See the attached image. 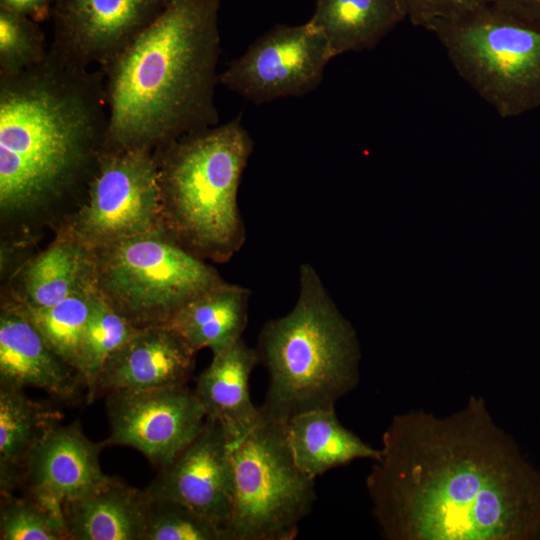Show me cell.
Listing matches in <instances>:
<instances>
[{
  "label": "cell",
  "instance_id": "6da1fadb",
  "mask_svg": "<svg viewBox=\"0 0 540 540\" xmlns=\"http://www.w3.org/2000/svg\"><path fill=\"white\" fill-rule=\"evenodd\" d=\"M366 478L387 540H540V469L472 395L395 415Z\"/></svg>",
  "mask_w": 540,
  "mask_h": 540
},
{
  "label": "cell",
  "instance_id": "7a4b0ae2",
  "mask_svg": "<svg viewBox=\"0 0 540 540\" xmlns=\"http://www.w3.org/2000/svg\"><path fill=\"white\" fill-rule=\"evenodd\" d=\"M219 0H167L104 73V151L156 152L219 124Z\"/></svg>",
  "mask_w": 540,
  "mask_h": 540
},
{
  "label": "cell",
  "instance_id": "3957f363",
  "mask_svg": "<svg viewBox=\"0 0 540 540\" xmlns=\"http://www.w3.org/2000/svg\"><path fill=\"white\" fill-rule=\"evenodd\" d=\"M104 73L46 58L0 77V206L26 211L89 182L105 150Z\"/></svg>",
  "mask_w": 540,
  "mask_h": 540
},
{
  "label": "cell",
  "instance_id": "277c9868",
  "mask_svg": "<svg viewBox=\"0 0 540 540\" xmlns=\"http://www.w3.org/2000/svg\"><path fill=\"white\" fill-rule=\"evenodd\" d=\"M256 350L268 372L262 418L285 424L309 410L332 409L359 383L360 346L317 271L299 269L295 305L267 321Z\"/></svg>",
  "mask_w": 540,
  "mask_h": 540
},
{
  "label": "cell",
  "instance_id": "5b68a950",
  "mask_svg": "<svg viewBox=\"0 0 540 540\" xmlns=\"http://www.w3.org/2000/svg\"><path fill=\"white\" fill-rule=\"evenodd\" d=\"M253 140L236 117L154 152L163 226L204 260L229 261L246 240L238 190Z\"/></svg>",
  "mask_w": 540,
  "mask_h": 540
},
{
  "label": "cell",
  "instance_id": "8992f818",
  "mask_svg": "<svg viewBox=\"0 0 540 540\" xmlns=\"http://www.w3.org/2000/svg\"><path fill=\"white\" fill-rule=\"evenodd\" d=\"M458 75L502 118L540 107V23L480 2L428 30Z\"/></svg>",
  "mask_w": 540,
  "mask_h": 540
},
{
  "label": "cell",
  "instance_id": "52a82bcc",
  "mask_svg": "<svg viewBox=\"0 0 540 540\" xmlns=\"http://www.w3.org/2000/svg\"><path fill=\"white\" fill-rule=\"evenodd\" d=\"M92 252L98 291L138 328L165 324L187 302L224 281L165 228Z\"/></svg>",
  "mask_w": 540,
  "mask_h": 540
},
{
  "label": "cell",
  "instance_id": "ba28073f",
  "mask_svg": "<svg viewBox=\"0 0 540 540\" xmlns=\"http://www.w3.org/2000/svg\"><path fill=\"white\" fill-rule=\"evenodd\" d=\"M262 417V416H261ZM232 502L226 540H293L317 499L295 463L284 424L261 418L231 442Z\"/></svg>",
  "mask_w": 540,
  "mask_h": 540
},
{
  "label": "cell",
  "instance_id": "9c48e42d",
  "mask_svg": "<svg viewBox=\"0 0 540 540\" xmlns=\"http://www.w3.org/2000/svg\"><path fill=\"white\" fill-rule=\"evenodd\" d=\"M86 190V200L61 231L90 251L164 228L154 152L104 151Z\"/></svg>",
  "mask_w": 540,
  "mask_h": 540
},
{
  "label": "cell",
  "instance_id": "30bf717a",
  "mask_svg": "<svg viewBox=\"0 0 540 540\" xmlns=\"http://www.w3.org/2000/svg\"><path fill=\"white\" fill-rule=\"evenodd\" d=\"M333 59L308 22L277 25L257 38L219 74V84L255 104L300 97L321 83Z\"/></svg>",
  "mask_w": 540,
  "mask_h": 540
},
{
  "label": "cell",
  "instance_id": "8fae6325",
  "mask_svg": "<svg viewBox=\"0 0 540 540\" xmlns=\"http://www.w3.org/2000/svg\"><path fill=\"white\" fill-rule=\"evenodd\" d=\"M106 408L110 434L101 446L134 448L160 469L195 438L206 421L194 390L186 384L111 392Z\"/></svg>",
  "mask_w": 540,
  "mask_h": 540
},
{
  "label": "cell",
  "instance_id": "7c38bea8",
  "mask_svg": "<svg viewBox=\"0 0 540 540\" xmlns=\"http://www.w3.org/2000/svg\"><path fill=\"white\" fill-rule=\"evenodd\" d=\"M167 0H56L49 48L75 64H109L162 11Z\"/></svg>",
  "mask_w": 540,
  "mask_h": 540
},
{
  "label": "cell",
  "instance_id": "4fadbf2b",
  "mask_svg": "<svg viewBox=\"0 0 540 540\" xmlns=\"http://www.w3.org/2000/svg\"><path fill=\"white\" fill-rule=\"evenodd\" d=\"M230 452L231 442L223 426L206 418L195 438L160 469L145 491L151 499L193 509L225 533L233 491Z\"/></svg>",
  "mask_w": 540,
  "mask_h": 540
},
{
  "label": "cell",
  "instance_id": "5bb4252c",
  "mask_svg": "<svg viewBox=\"0 0 540 540\" xmlns=\"http://www.w3.org/2000/svg\"><path fill=\"white\" fill-rule=\"evenodd\" d=\"M101 444L90 441L77 423L53 425L32 449L25 468L28 494L62 510L105 482Z\"/></svg>",
  "mask_w": 540,
  "mask_h": 540
},
{
  "label": "cell",
  "instance_id": "9a60e30c",
  "mask_svg": "<svg viewBox=\"0 0 540 540\" xmlns=\"http://www.w3.org/2000/svg\"><path fill=\"white\" fill-rule=\"evenodd\" d=\"M195 355L165 324L140 328L105 362L94 397L99 392L185 385L193 371Z\"/></svg>",
  "mask_w": 540,
  "mask_h": 540
},
{
  "label": "cell",
  "instance_id": "2e32d148",
  "mask_svg": "<svg viewBox=\"0 0 540 540\" xmlns=\"http://www.w3.org/2000/svg\"><path fill=\"white\" fill-rule=\"evenodd\" d=\"M84 385L78 371L55 353L42 334L11 304L0 314V385L37 388L61 397Z\"/></svg>",
  "mask_w": 540,
  "mask_h": 540
},
{
  "label": "cell",
  "instance_id": "e0dca14e",
  "mask_svg": "<svg viewBox=\"0 0 540 540\" xmlns=\"http://www.w3.org/2000/svg\"><path fill=\"white\" fill-rule=\"evenodd\" d=\"M259 363L256 348L241 338L213 354L212 361L196 380L194 393L206 418L220 423L230 442L246 435L262 418L249 390L251 373Z\"/></svg>",
  "mask_w": 540,
  "mask_h": 540
},
{
  "label": "cell",
  "instance_id": "ac0fdd59",
  "mask_svg": "<svg viewBox=\"0 0 540 540\" xmlns=\"http://www.w3.org/2000/svg\"><path fill=\"white\" fill-rule=\"evenodd\" d=\"M149 498L108 477L89 493L62 506L69 539L144 540Z\"/></svg>",
  "mask_w": 540,
  "mask_h": 540
},
{
  "label": "cell",
  "instance_id": "d6986e66",
  "mask_svg": "<svg viewBox=\"0 0 540 540\" xmlns=\"http://www.w3.org/2000/svg\"><path fill=\"white\" fill-rule=\"evenodd\" d=\"M250 291L222 281L181 307L166 323L197 353L213 354L242 338L247 326Z\"/></svg>",
  "mask_w": 540,
  "mask_h": 540
},
{
  "label": "cell",
  "instance_id": "ffe728a7",
  "mask_svg": "<svg viewBox=\"0 0 540 540\" xmlns=\"http://www.w3.org/2000/svg\"><path fill=\"white\" fill-rule=\"evenodd\" d=\"M284 430L295 463L314 479L354 460L375 461L381 455L340 423L335 408L299 413L287 420Z\"/></svg>",
  "mask_w": 540,
  "mask_h": 540
},
{
  "label": "cell",
  "instance_id": "44dd1931",
  "mask_svg": "<svg viewBox=\"0 0 540 540\" xmlns=\"http://www.w3.org/2000/svg\"><path fill=\"white\" fill-rule=\"evenodd\" d=\"M406 18L402 0H316L307 22L335 58L374 48Z\"/></svg>",
  "mask_w": 540,
  "mask_h": 540
},
{
  "label": "cell",
  "instance_id": "7402d4cb",
  "mask_svg": "<svg viewBox=\"0 0 540 540\" xmlns=\"http://www.w3.org/2000/svg\"><path fill=\"white\" fill-rule=\"evenodd\" d=\"M96 283L93 252L63 231L24 267L20 292L12 302L47 308Z\"/></svg>",
  "mask_w": 540,
  "mask_h": 540
},
{
  "label": "cell",
  "instance_id": "603a6c76",
  "mask_svg": "<svg viewBox=\"0 0 540 540\" xmlns=\"http://www.w3.org/2000/svg\"><path fill=\"white\" fill-rule=\"evenodd\" d=\"M59 414L28 398L23 389L0 385L1 496L24 483L28 457Z\"/></svg>",
  "mask_w": 540,
  "mask_h": 540
},
{
  "label": "cell",
  "instance_id": "cb8c5ba5",
  "mask_svg": "<svg viewBox=\"0 0 540 540\" xmlns=\"http://www.w3.org/2000/svg\"><path fill=\"white\" fill-rule=\"evenodd\" d=\"M97 294L94 283L47 308L26 307L12 301L9 304L25 315L52 350L75 368L79 345Z\"/></svg>",
  "mask_w": 540,
  "mask_h": 540
},
{
  "label": "cell",
  "instance_id": "d4e9b609",
  "mask_svg": "<svg viewBox=\"0 0 540 540\" xmlns=\"http://www.w3.org/2000/svg\"><path fill=\"white\" fill-rule=\"evenodd\" d=\"M139 329L98 291L79 345L75 366L88 390L90 401L94 399L96 382L105 362Z\"/></svg>",
  "mask_w": 540,
  "mask_h": 540
},
{
  "label": "cell",
  "instance_id": "484cf974",
  "mask_svg": "<svg viewBox=\"0 0 540 540\" xmlns=\"http://www.w3.org/2000/svg\"><path fill=\"white\" fill-rule=\"evenodd\" d=\"M0 512L1 540L69 539L63 511L34 496L2 497Z\"/></svg>",
  "mask_w": 540,
  "mask_h": 540
},
{
  "label": "cell",
  "instance_id": "4316f807",
  "mask_svg": "<svg viewBox=\"0 0 540 540\" xmlns=\"http://www.w3.org/2000/svg\"><path fill=\"white\" fill-rule=\"evenodd\" d=\"M48 47L39 22L0 8V77L14 76L40 64Z\"/></svg>",
  "mask_w": 540,
  "mask_h": 540
},
{
  "label": "cell",
  "instance_id": "83f0119b",
  "mask_svg": "<svg viewBox=\"0 0 540 540\" xmlns=\"http://www.w3.org/2000/svg\"><path fill=\"white\" fill-rule=\"evenodd\" d=\"M148 498L144 540H226L224 530L208 517L177 502Z\"/></svg>",
  "mask_w": 540,
  "mask_h": 540
},
{
  "label": "cell",
  "instance_id": "f1b7e54d",
  "mask_svg": "<svg viewBox=\"0 0 540 540\" xmlns=\"http://www.w3.org/2000/svg\"><path fill=\"white\" fill-rule=\"evenodd\" d=\"M413 25L429 30L435 23L464 12L481 0H402Z\"/></svg>",
  "mask_w": 540,
  "mask_h": 540
},
{
  "label": "cell",
  "instance_id": "f546056e",
  "mask_svg": "<svg viewBox=\"0 0 540 540\" xmlns=\"http://www.w3.org/2000/svg\"><path fill=\"white\" fill-rule=\"evenodd\" d=\"M56 0H0V8L27 16L37 22L51 16Z\"/></svg>",
  "mask_w": 540,
  "mask_h": 540
},
{
  "label": "cell",
  "instance_id": "4dcf8cb0",
  "mask_svg": "<svg viewBox=\"0 0 540 540\" xmlns=\"http://www.w3.org/2000/svg\"><path fill=\"white\" fill-rule=\"evenodd\" d=\"M511 10L540 23V0H481Z\"/></svg>",
  "mask_w": 540,
  "mask_h": 540
}]
</instances>
